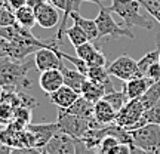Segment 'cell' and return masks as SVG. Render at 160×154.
<instances>
[{
  "label": "cell",
  "mask_w": 160,
  "mask_h": 154,
  "mask_svg": "<svg viewBox=\"0 0 160 154\" xmlns=\"http://www.w3.org/2000/svg\"><path fill=\"white\" fill-rule=\"evenodd\" d=\"M2 93H3V87L0 86V97H2Z\"/></svg>",
  "instance_id": "cell-44"
},
{
  "label": "cell",
  "mask_w": 160,
  "mask_h": 154,
  "mask_svg": "<svg viewBox=\"0 0 160 154\" xmlns=\"http://www.w3.org/2000/svg\"><path fill=\"white\" fill-rule=\"evenodd\" d=\"M116 116H117V111L105 99H99L93 105V117H95V120H97V123L99 126L114 123Z\"/></svg>",
  "instance_id": "cell-17"
},
{
  "label": "cell",
  "mask_w": 160,
  "mask_h": 154,
  "mask_svg": "<svg viewBox=\"0 0 160 154\" xmlns=\"http://www.w3.org/2000/svg\"><path fill=\"white\" fill-rule=\"evenodd\" d=\"M36 12V19L42 28H55L59 25V13L55 6L49 3V2H43L39 6L34 7Z\"/></svg>",
  "instance_id": "cell-12"
},
{
  "label": "cell",
  "mask_w": 160,
  "mask_h": 154,
  "mask_svg": "<svg viewBox=\"0 0 160 154\" xmlns=\"http://www.w3.org/2000/svg\"><path fill=\"white\" fill-rule=\"evenodd\" d=\"M48 154H76V138L58 131L46 144Z\"/></svg>",
  "instance_id": "cell-10"
},
{
  "label": "cell",
  "mask_w": 160,
  "mask_h": 154,
  "mask_svg": "<svg viewBox=\"0 0 160 154\" xmlns=\"http://www.w3.org/2000/svg\"><path fill=\"white\" fill-rule=\"evenodd\" d=\"M139 3L160 24V0H139Z\"/></svg>",
  "instance_id": "cell-30"
},
{
  "label": "cell",
  "mask_w": 160,
  "mask_h": 154,
  "mask_svg": "<svg viewBox=\"0 0 160 154\" xmlns=\"http://www.w3.org/2000/svg\"><path fill=\"white\" fill-rule=\"evenodd\" d=\"M159 62H160V57H159Z\"/></svg>",
  "instance_id": "cell-46"
},
{
  "label": "cell",
  "mask_w": 160,
  "mask_h": 154,
  "mask_svg": "<svg viewBox=\"0 0 160 154\" xmlns=\"http://www.w3.org/2000/svg\"><path fill=\"white\" fill-rule=\"evenodd\" d=\"M30 120H31V107L21 105L15 110V119L12 123L21 129H25L30 125Z\"/></svg>",
  "instance_id": "cell-26"
},
{
  "label": "cell",
  "mask_w": 160,
  "mask_h": 154,
  "mask_svg": "<svg viewBox=\"0 0 160 154\" xmlns=\"http://www.w3.org/2000/svg\"><path fill=\"white\" fill-rule=\"evenodd\" d=\"M147 154H160V147L156 150H151V151H145Z\"/></svg>",
  "instance_id": "cell-41"
},
{
  "label": "cell",
  "mask_w": 160,
  "mask_h": 154,
  "mask_svg": "<svg viewBox=\"0 0 160 154\" xmlns=\"http://www.w3.org/2000/svg\"><path fill=\"white\" fill-rule=\"evenodd\" d=\"M40 148H33V147H22V148H12L9 154H40Z\"/></svg>",
  "instance_id": "cell-36"
},
{
  "label": "cell",
  "mask_w": 160,
  "mask_h": 154,
  "mask_svg": "<svg viewBox=\"0 0 160 154\" xmlns=\"http://www.w3.org/2000/svg\"><path fill=\"white\" fill-rule=\"evenodd\" d=\"M48 2H49V3H52V5L58 9V11L65 12V9H67V0H48Z\"/></svg>",
  "instance_id": "cell-38"
},
{
  "label": "cell",
  "mask_w": 160,
  "mask_h": 154,
  "mask_svg": "<svg viewBox=\"0 0 160 154\" xmlns=\"http://www.w3.org/2000/svg\"><path fill=\"white\" fill-rule=\"evenodd\" d=\"M144 117L147 120V123L160 125V99L151 107V108H148L145 113H144Z\"/></svg>",
  "instance_id": "cell-31"
},
{
  "label": "cell",
  "mask_w": 160,
  "mask_h": 154,
  "mask_svg": "<svg viewBox=\"0 0 160 154\" xmlns=\"http://www.w3.org/2000/svg\"><path fill=\"white\" fill-rule=\"evenodd\" d=\"M58 131H59L58 129V123H37V125L30 123L25 127L28 147L43 150L46 147V144L51 141V138Z\"/></svg>",
  "instance_id": "cell-6"
},
{
  "label": "cell",
  "mask_w": 160,
  "mask_h": 154,
  "mask_svg": "<svg viewBox=\"0 0 160 154\" xmlns=\"http://www.w3.org/2000/svg\"><path fill=\"white\" fill-rule=\"evenodd\" d=\"M132 145H135L142 151H151L160 147V125L147 123L137 131H131Z\"/></svg>",
  "instance_id": "cell-5"
},
{
  "label": "cell",
  "mask_w": 160,
  "mask_h": 154,
  "mask_svg": "<svg viewBox=\"0 0 160 154\" xmlns=\"http://www.w3.org/2000/svg\"><path fill=\"white\" fill-rule=\"evenodd\" d=\"M74 49H76V55H77V58L82 59V61H85L86 65H88V61L93 57V53L97 52L98 47L95 46L93 42H86V43L77 46V47H74Z\"/></svg>",
  "instance_id": "cell-28"
},
{
  "label": "cell",
  "mask_w": 160,
  "mask_h": 154,
  "mask_svg": "<svg viewBox=\"0 0 160 154\" xmlns=\"http://www.w3.org/2000/svg\"><path fill=\"white\" fill-rule=\"evenodd\" d=\"M51 102L58 107V110H68L73 104L77 101V98L80 97V93H77L76 91H73L68 86H61L58 91H55L53 93L48 95Z\"/></svg>",
  "instance_id": "cell-15"
},
{
  "label": "cell",
  "mask_w": 160,
  "mask_h": 154,
  "mask_svg": "<svg viewBox=\"0 0 160 154\" xmlns=\"http://www.w3.org/2000/svg\"><path fill=\"white\" fill-rule=\"evenodd\" d=\"M3 5H6V0H0V6H3Z\"/></svg>",
  "instance_id": "cell-42"
},
{
  "label": "cell",
  "mask_w": 160,
  "mask_h": 154,
  "mask_svg": "<svg viewBox=\"0 0 160 154\" xmlns=\"http://www.w3.org/2000/svg\"><path fill=\"white\" fill-rule=\"evenodd\" d=\"M93 105L95 104L91 102V101H88L86 98H83L80 95L77 98V101H76L68 110H65V111H68L71 114L74 116H79V117H83V119H88V120H95L93 117Z\"/></svg>",
  "instance_id": "cell-20"
},
{
  "label": "cell",
  "mask_w": 160,
  "mask_h": 154,
  "mask_svg": "<svg viewBox=\"0 0 160 154\" xmlns=\"http://www.w3.org/2000/svg\"><path fill=\"white\" fill-rule=\"evenodd\" d=\"M154 82L151 79H148L147 76H141L137 79H132L129 82H125L122 85V91L126 95V98L131 99H139L145 92L150 89V86L153 85Z\"/></svg>",
  "instance_id": "cell-14"
},
{
  "label": "cell",
  "mask_w": 160,
  "mask_h": 154,
  "mask_svg": "<svg viewBox=\"0 0 160 154\" xmlns=\"http://www.w3.org/2000/svg\"><path fill=\"white\" fill-rule=\"evenodd\" d=\"M61 73H62V77H64V85L71 87L77 93H80L82 92V86H83V83L86 80V76L82 74L79 70L67 68L65 65L61 68Z\"/></svg>",
  "instance_id": "cell-21"
},
{
  "label": "cell",
  "mask_w": 160,
  "mask_h": 154,
  "mask_svg": "<svg viewBox=\"0 0 160 154\" xmlns=\"http://www.w3.org/2000/svg\"><path fill=\"white\" fill-rule=\"evenodd\" d=\"M132 145L131 144H117L114 148H111L108 151V154H131Z\"/></svg>",
  "instance_id": "cell-35"
},
{
  "label": "cell",
  "mask_w": 160,
  "mask_h": 154,
  "mask_svg": "<svg viewBox=\"0 0 160 154\" xmlns=\"http://www.w3.org/2000/svg\"><path fill=\"white\" fill-rule=\"evenodd\" d=\"M144 113H145V108H144L141 99H131L117 113L114 123L122 126V127H125L126 131H128V129H131L135 123H138L139 120L142 119Z\"/></svg>",
  "instance_id": "cell-8"
},
{
  "label": "cell",
  "mask_w": 160,
  "mask_h": 154,
  "mask_svg": "<svg viewBox=\"0 0 160 154\" xmlns=\"http://www.w3.org/2000/svg\"><path fill=\"white\" fill-rule=\"evenodd\" d=\"M6 3H8V6L11 7L12 11L17 12L18 9H21L22 6L27 5V0H8Z\"/></svg>",
  "instance_id": "cell-37"
},
{
  "label": "cell",
  "mask_w": 160,
  "mask_h": 154,
  "mask_svg": "<svg viewBox=\"0 0 160 154\" xmlns=\"http://www.w3.org/2000/svg\"><path fill=\"white\" fill-rule=\"evenodd\" d=\"M58 129L64 133H67L70 137L80 139L83 137V133L89 129H95V127H101L97 123V120H88L79 116H74L65 111V110H58Z\"/></svg>",
  "instance_id": "cell-3"
},
{
  "label": "cell",
  "mask_w": 160,
  "mask_h": 154,
  "mask_svg": "<svg viewBox=\"0 0 160 154\" xmlns=\"http://www.w3.org/2000/svg\"><path fill=\"white\" fill-rule=\"evenodd\" d=\"M65 36L68 37L70 43L74 46V47L83 45V43H86V42H89L88 36L85 34V31L80 28L77 24H73L71 27H68V28L65 30Z\"/></svg>",
  "instance_id": "cell-24"
},
{
  "label": "cell",
  "mask_w": 160,
  "mask_h": 154,
  "mask_svg": "<svg viewBox=\"0 0 160 154\" xmlns=\"http://www.w3.org/2000/svg\"><path fill=\"white\" fill-rule=\"evenodd\" d=\"M37 51L39 49H36V47H30V46H24L21 43H17V42L0 39V52L6 58H11L13 61H22L28 55L36 53Z\"/></svg>",
  "instance_id": "cell-13"
},
{
  "label": "cell",
  "mask_w": 160,
  "mask_h": 154,
  "mask_svg": "<svg viewBox=\"0 0 160 154\" xmlns=\"http://www.w3.org/2000/svg\"><path fill=\"white\" fill-rule=\"evenodd\" d=\"M113 12L108 9V6H99V12H98L95 22L98 27V33H99V39L102 37H128V39H133L135 34L131 31L128 27H122L114 21V18L111 15Z\"/></svg>",
  "instance_id": "cell-4"
},
{
  "label": "cell",
  "mask_w": 160,
  "mask_h": 154,
  "mask_svg": "<svg viewBox=\"0 0 160 154\" xmlns=\"http://www.w3.org/2000/svg\"><path fill=\"white\" fill-rule=\"evenodd\" d=\"M59 47H43L34 53V67L40 73L48 70H61L64 67L62 58L59 57Z\"/></svg>",
  "instance_id": "cell-9"
},
{
  "label": "cell",
  "mask_w": 160,
  "mask_h": 154,
  "mask_svg": "<svg viewBox=\"0 0 160 154\" xmlns=\"http://www.w3.org/2000/svg\"><path fill=\"white\" fill-rule=\"evenodd\" d=\"M40 154H48V151H46V150L43 148V150H42V153H40Z\"/></svg>",
  "instance_id": "cell-43"
},
{
  "label": "cell",
  "mask_w": 160,
  "mask_h": 154,
  "mask_svg": "<svg viewBox=\"0 0 160 154\" xmlns=\"http://www.w3.org/2000/svg\"><path fill=\"white\" fill-rule=\"evenodd\" d=\"M15 110L17 107L11 105L9 102L0 101V125L9 126L15 119Z\"/></svg>",
  "instance_id": "cell-27"
},
{
  "label": "cell",
  "mask_w": 160,
  "mask_h": 154,
  "mask_svg": "<svg viewBox=\"0 0 160 154\" xmlns=\"http://www.w3.org/2000/svg\"><path fill=\"white\" fill-rule=\"evenodd\" d=\"M145 76L148 77V79H151L153 82H160V62H156L153 64L151 67L148 68V71L145 73Z\"/></svg>",
  "instance_id": "cell-33"
},
{
  "label": "cell",
  "mask_w": 160,
  "mask_h": 154,
  "mask_svg": "<svg viewBox=\"0 0 160 154\" xmlns=\"http://www.w3.org/2000/svg\"><path fill=\"white\" fill-rule=\"evenodd\" d=\"M0 58H5V55H3V53H2V52H0Z\"/></svg>",
  "instance_id": "cell-45"
},
{
  "label": "cell",
  "mask_w": 160,
  "mask_h": 154,
  "mask_svg": "<svg viewBox=\"0 0 160 154\" xmlns=\"http://www.w3.org/2000/svg\"><path fill=\"white\" fill-rule=\"evenodd\" d=\"M31 62L13 61L11 58L0 59V86L9 91L30 89L33 82L30 79Z\"/></svg>",
  "instance_id": "cell-1"
},
{
  "label": "cell",
  "mask_w": 160,
  "mask_h": 154,
  "mask_svg": "<svg viewBox=\"0 0 160 154\" xmlns=\"http://www.w3.org/2000/svg\"><path fill=\"white\" fill-rule=\"evenodd\" d=\"M39 86L40 89L46 92L48 95H51L55 91H58L61 86H64V77L61 70H48V71L40 73Z\"/></svg>",
  "instance_id": "cell-16"
},
{
  "label": "cell",
  "mask_w": 160,
  "mask_h": 154,
  "mask_svg": "<svg viewBox=\"0 0 160 154\" xmlns=\"http://www.w3.org/2000/svg\"><path fill=\"white\" fill-rule=\"evenodd\" d=\"M17 24V18H15V12L8 6V3L0 6V28L2 27H9Z\"/></svg>",
  "instance_id": "cell-29"
},
{
  "label": "cell",
  "mask_w": 160,
  "mask_h": 154,
  "mask_svg": "<svg viewBox=\"0 0 160 154\" xmlns=\"http://www.w3.org/2000/svg\"><path fill=\"white\" fill-rule=\"evenodd\" d=\"M141 3L139 0H111L108 9L117 13L128 28L131 27H139V28L151 30L154 24L151 19L141 13Z\"/></svg>",
  "instance_id": "cell-2"
},
{
  "label": "cell",
  "mask_w": 160,
  "mask_h": 154,
  "mask_svg": "<svg viewBox=\"0 0 160 154\" xmlns=\"http://www.w3.org/2000/svg\"><path fill=\"white\" fill-rule=\"evenodd\" d=\"M107 71L111 77L122 80V82H129L132 79H137L141 77L139 68H138V61H135L132 57L129 55H120L117 57L107 67Z\"/></svg>",
  "instance_id": "cell-7"
},
{
  "label": "cell",
  "mask_w": 160,
  "mask_h": 154,
  "mask_svg": "<svg viewBox=\"0 0 160 154\" xmlns=\"http://www.w3.org/2000/svg\"><path fill=\"white\" fill-rule=\"evenodd\" d=\"M6 2H8V0H6Z\"/></svg>",
  "instance_id": "cell-47"
},
{
  "label": "cell",
  "mask_w": 160,
  "mask_h": 154,
  "mask_svg": "<svg viewBox=\"0 0 160 154\" xmlns=\"http://www.w3.org/2000/svg\"><path fill=\"white\" fill-rule=\"evenodd\" d=\"M105 64H107L105 55L99 49H97V52L93 53V57L88 61V67H105Z\"/></svg>",
  "instance_id": "cell-32"
},
{
  "label": "cell",
  "mask_w": 160,
  "mask_h": 154,
  "mask_svg": "<svg viewBox=\"0 0 160 154\" xmlns=\"http://www.w3.org/2000/svg\"><path fill=\"white\" fill-rule=\"evenodd\" d=\"M76 154H97L93 148H89L83 141L76 139Z\"/></svg>",
  "instance_id": "cell-34"
},
{
  "label": "cell",
  "mask_w": 160,
  "mask_h": 154,
  "mask_svg": "<svg viewBox=\"0 0 160 154\" xmlns=\"http://www.w3.org/2000/svg\"><path fill=\"white\" fill-rule=\"evenodd\" d=\"M80 95L83 98H86L88 101H91V102H98L99 99H102L104 95H105V89H104L102 85H99L97 82H92L86 77L85 83L82 86V92H80Z\"/></svg>",
  "instance_id": "cell-19"
},
{
  "label": "cell",
  "mask_w": 160,
  "mask_h": 154,
  "mask_svg": "<svg viewBox=\"0 0 160 154\" xmlns=\"http://www.w3.org/2000/svg\"><path fill=\"white\" fill-rule=\"evenodd\" d=\"M102 99H105L117 113H119L120 110L126 105V102L129 101V99L126 98V95L123 93V91H113V92H110V93H105Z\"/></svg>",
  "instance_id": "cell-25"
},
{
  "label": "cell",
  "mask_w": 160,
  "mask_h": 154,
  "mask_svg": "<svg viewBox=\"0 0 160 154\" xmlns=\"http://www.w3.org/2000/svg\"><path fill=\"white\" fill-rule=\"evenodd\" d=\"M0 142L6 147H9V148L28 147L25 129H21L13 123H11L9 126H5V129L0 131Z\"/></svg>",
  "instance_id": "cell-11"
},
{
  "label": "cell",
  "mask_w": 160,
  "mask_h": 154,
  "mask_svg": "<svg viewBox=\"0 0 160 154\" xmlns=\"http://www.w3.org/2000/svg\"><path fill=\"white\" fill-rule=\"evenodd\" d=\"M15 18H17V24H19L24 28L31 30L36 24H37L34 9L28 5H25V6H22L21 9H18V11L15 12Z\"/></svg>",
  "instance_id": "cell-22"
},
{
  "label": "cell",
  "mask_w": 160,
  "mask_h": 154,
  "mask_svg": "<svg viewBox=\"0 0 160 154\" xmlns=\"http://www.w3.org/2000/svg\"><path fill=\"white\" fill-rule=\"evenodd\" d=\"M139 99H141V102H142L145 111H147L148 108H151V107H153V105L160 99V82L153 83V85L150 86L148 91L145 92Z\"/></svg>",
  "instance_id": "cell-23"
},
{
  "label": "cell",
  "mask_w": 160,
  "mask_h": 154,
  "mask_svg": "<svg viewBox=\"0 0 160 154\" xmlns=\"http://www.w3.org/2000/svg\"><path fill=\"white\" fill-rule=\"evenodd\" d=\"M79 3H82V2H91V3H95V5L98 6H102V2L101 0H77Z\"/></svg>",
  "instance_id": "cell-40"
},
{
  "label": "cell",
  "mask_w": 160,
  "mask_h": 154,
  "mask_svg": "<svg viewBox=\"0 0 160 154\" xmlns=\"http://www.w3.org/2000/svg\"><path fill=\"white\" fill-rule=\"evenodd\" d=\"M131 154H147V153H145V151H142L141 148H138V147H135V145H132Z\"/></svg>",
  "instance_id": "cell-39"
},
{
  "label": "cell",
  "mask_w": 160,
  "mask_h": 154,
  "mask_svg": "<svg viewBox=\"0 0 160 154\" xmlns=\"http://www.w3.org/2000/svg\"><path fill=\"white\" fill-rule=\"evenodd\" d=\"M70 18L73 19V22L77 24L80 28L85 31V34L88 36L89 42H97V40L99 39V33H98V27H97L95 19H88V18H83L79 13V11L71 12Z\"/></svg>",
  "instance_id": "cell-18"
}]
</instances>
